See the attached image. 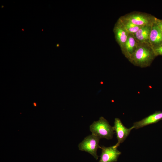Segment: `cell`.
<instances>
[{"mask_svg": "<svg viewBox=\"0 0 162 162\" xmlns=\"http://www.w3.org/2000/svg\"><path fill=\"white\" fill-rule=\"evenodd\" d=\"M89 129L92 134L100 139H111L114 133L113 127L102 116L100 117L98 121L94 122L90 125Z\"/></svg>", "mask_w": 162, "mask_h": 162, "instance_id": "obj_2", "label": "cell"}, {"mask_svg": "<svg viewBox=\"0 0 162 162\" xmlns=\"http://www.w3.org/2000/svg\"><path fill=\"white\" fill-rule=\"evenodd\" d=\"M115 145L110 147H101L102 152L99 162H115L121 154Z\"/></svg>", "mask_w": 162, "mask_h": 162, "instance_id": "obj_6", "label": "cell"}, {"mask_svg": "<svg viewBox=\"0 0 162 162\" xmlns=\"http://www.w3.org/2000/svg\"><path fill=\"white\" fill-rule=\"evenodd\" d=\"M155 23L158 26L162 32V20L156 18Z\"/></svg>", "mask_w": 162, "mask_h": 162, "instance_id": "obj_14", "label": "cell"}, {"mask_svg": "<svg viewBox=\"0 0 162 162\" xmlns=\"http://www.w3.org/2000/svg\"><path fill=\"white\" fill-rule=\"evenodd\" d=\"M138 43L134 34H129L124 47L122 51V53L128 59L136 50Z\"/></svg>", "mask_w": 162, "mask_h": 162, "instance_id": "obj_10", "label": "cell"}, {"mask_svg": "<svg viewBox=\"0 0 162 162\" xmlns=\"http://www.w3.org/2000/svg\"><path fill=\"white\" fill-rule=\"evenodd\" d=\"M113 31L116 40L122 51L124 47L129 34L124 28L118 19L114 25Z\"/></svg>", "mask_w": 162, "mask_h": 162, "instance_id": "obj_7", "label": "cell"}, {"mask_svg": "<svg viewBox=\"0 0 162 162\" xmlns=\"http://www.w3.org/2000/svg\"><path fill=\"white\" fill-rule=\"evenodd\" d=\"M153 49L156 56L159 55L162 56V44Z\"/></svg>", "mask_w": 162, "mask_h": 162, "instance_id": "obj_13", "label": "cell"}, {"mask_svg": "<svg viewBox=\"0 0 162 162\" xmlns=\"http://www.w3.org/2000/svg\"><path fill=\"white\" fill-rule=\"evenodd\" d=\"M162 120V111H156L153 114L138 122L134 123L133 126L137 129L146 126L156 123Z\"/></svg>", "mask_w": 162, "mask_h": 162, "instance_id": "obj_8", "label": "cell"}, {"mask_svg": "<svg viewBox=\"0 0 162 162\" xmlns=\"http://www.w3.org/2000/svg\"><path fill=\"white\" fill-rule=\"evenodd\" d=\"M116 135L118 142L115 146L118 147L120 144L124 142L129 135L131 131L133 129L132 126L130 128H127L123 124L121 120L116 118L114 122V125L112 127Z\"/></svg>", "mask_w": 162, "mask_h": 162, "instance_id": "obj_5", "label": "cell"}, {"mask_svg": "<svg viewBox=\"0 0 162 162\" xmlns=\"http://www.w3.org/2000/svg\"><path fill=\"white\" fill-rule=\"evenodd\" d=\"M34 106H36V104L35 103H34Z\"/></svg>", "mask_w": 162, "mask_h": 162, "instance_id": "obj_15", "label": "cell"}, {"mask_svg": "<svg viewBox=\"0 0 162 162\" xmlns=\"http://www.w3.org/2000/svg\"><path fill=\"white\" fill-rule=\"evenodd\" d=\"M100 139L96 136L92 134L85 137L78 145L79 149L91 154L96 160L99 156L97 154L98 148H101L99 145Z\"/></svg>", "mask_w": 162, "mask_h": 162, "instance_id": "obj_4", "label": "cell"}, {"mask_svg": "<svg viewBox=\"0 0 162 162\" xmlns=\"http://www.w3.org/2000/svg\"><path fill=\"white\" fill-rule=\"evenodd\" d=\"M124 28L130 34H134L142 26L136 25L130 22L123 20L120 18H118Z\"/></svg>", "mask_w": 162, "mask_h": 162, "instance_id": "obj_12", "label": "cell"}, {"mask_svg": "<svg viewBox=\"0 0 162 162\" xmlns=\"http://www.w3.org/2000/svg\"><path fill=\"white\" fill-rule=\"evenodd\" d=\"M152 26H142L134 34L137 42L146 43L150 44L149 36Z\"/></svg>", "mask_w": 162, "mask_h": 162, "instance_id": "obj_11", "label": "cell"}, {"mask_svg": "<svg viewBox=\"0 0 162 162\" xmlns=\"http://www.w3.org/2000/svg\"><path fill=\"white\" fill-rule=\"evenodd\" d=\"M122 20L139 26H152L156 18L150 14L139 12H133L119 17Z\"/></svg>", "mask_w": 162, "mask_h": 162, "instance_id": "obj_3", "label": "cell"}, {"mask_svg": "<svg viewBox=\"0 0 162 162\" xmlns=\"http://www.w3.org/2000/svg\"><path fill=\"white\" fill-rule=\"evenodd\" d=\"M149 43L153 49L162 44V32L155 22L152 26Z\"/></svg>", "mask_w": 162, "mask_h": 162, "instance_id": "obj_9", "label": "cell"}, {"mask_svg": "<svg viewBox=\"0 0 162 162\" xmlns=\"http://www.w3.org/2000/svg\"><path fill=\"white\" fill-rule=\"evenodd\" d=\"M156 56L149 44L138 43L136 50L128 60L135 66L144 68L150 66Z\"/></svg>", "mask_w": 162, "mask_h": 162, "instance_id": "obj_1", "label": "cell"}]
</instances>
